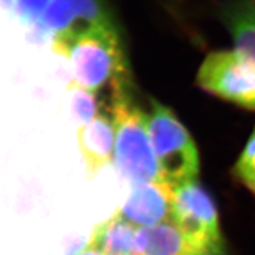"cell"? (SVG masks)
<instances>
[{"label":"cell","mask_w":255,"mask_h":255,"mask_svg":"<svg viewBox=\"0 0 255 255\" xmlns=\"http://www.w3.org/2000/svg\"><path fill=\"white\" fill-rule=\"evenodd\" d=\"M51 50L69 64L71 80L67 86L98 93L101 87L130 71L115 23L53 35Z\"/></svg>","instance_id":"cell-1"},{"label":"cell","mask_w":255,"mask_h":255,"mask_svg":"<svg viewBox=\"0 0 255 255\" xmlns=\"http://www.w3.org/2000/svg\"><path fill=\"white\" fill-rule=\"evenodd\" d=\"M111 118L115 130V164L132 184L163 180L148 128V113L134 95L131 70L111 84Z\"/></svg>","instance_id":"cell-2"},{"label":"cell","mask_w":255,"mask_h":255,"mask_svg":"<svg viewBox=\"0 0 255 255\" xmlns=\"http://www.w3.org/2000/svg\"><path fill=\"white\" fill-rule=\"evenodd\" d=\"M148 128L159 173L175 188L197 180L199 154L186 128L167 106L150 98Z\"/></svg>","instance_id":"cell-3"},{"label":"cell","mask_w":255,"mask_h":255,"mask_svg":"<svg viewBox=\"0 0 255 255\" xmlns=\"http://www.w3.org/2000/svg\"><path fill=\"white\" fill-rule=\"evenodd\" d=\"M196 80L199 87L215 97L255 111V61L235 48L207 54Z\"/></svg>","instance_id":"cell-4"},{"label":"cell","mask_w":255,"mask_h":255,"mask_svg":"<svg viewBox=\"0 0 255 255\" xmlns=\"http://www.w3.org/2000/svg\"><path fill=\"white\" fill-rule=\"evenodd\" d=\"M172 221L199 249L211 255H225L216 205L197 180L175 189Z\"/></svg>","instance_id":"cell-5"},{"label":"cell","mask_w":255,"mask_h":255,"mask_svg":"<svg viewBox=\"0 0 255 255\" xmlns=\"http://www.w3.org/2000/svg\"><path fill=\"white\" fill-rule=\"evenodd\" d=\"M175 189L165 180L136 183L126 202L116 211L139 229L172 221Z\"/></svg>","instance_id":"cell-6"},{"label":"cell","mask_w":255,"mask_h":255,"mask_svg":"<svg viewBox=\"0 0 255 255\" xmlns=\"http://www.w3.org/2000/svg\"><path fill=\"white\" fill-rule=\"evenodd\" d=\"M39 23L53 36L115 22L103 0H51Z\"/></svg>","instance_id":"cell-7"},{"label":"cell","mask_w":255,"mask_h":255,"mask_svg":"<svg viewBox=\"0 0 255 255\" xmlns=\"http://www.w3.org/2000/svg\"><path fill=\"white\" fill-rule=\"evenodd\" d=\"M77 142L89 178H95L105 167L115 162V130L111 116L102 113L80 126Z\"/></svg>","instance_id":"cell-8"},{"label":"cell","mask_w":255,"mask_h":255,"mask_svg":"<svg viewBox=\"0 0 255 255\" xmlns=\"http://www.w3.org/2000/svg\"><path fill=\"white\" fill-rule=\"evenodd\" d=\"M139 228L126 220L117 211L95 227L85 246L105 255H139Z\"/></svg>","instance_id":"cell-9"},{"label":"cell","mask_w":255,"mask_h":255,"mask_svg":"<svg viewBox=\"0 0 255 255\" xmlns=\"http://www.w3.org/2000/svg\"><path fill=\"white\" fill-rule=\"evenodd\" d=\"M139 255H211L199 249L173 221L138 231Z\"/></svg>","instance_id":"cell-10"},{"label":"cell","mask_w":255,"mask_h":255,"mask_svg":"<svg viewBox=\"0 0 255 255\" xmlns=\"http://www.w3.org/2000/svg\"><path fill=\"white\" fill-rule=\"evenodd\" d=\"M221 16L235 49L255 61V0H233Z\"/></svg>","instance_id":"cell-11"},{"label":"cell","mask_w":255,"mask_h":255,"mask_svg":"<svg viewBox=\"0 0 255 255\" xmlns=\"http://www.w3.org/2000/svg\"><path fill=\"white\" fill-rule=\"evenodd\" d=\"M67 90L70 94L71 113L79 123V127L92 122L101 114L99 113L97 93L71 86H67Z\"/></svg>","instance_id":"cell-12"},{"label":"cell","mask_w":255,"mask_h":255,"mask_svg":"<svg viewBox=\"0 0 255 255\" xmlns=\"http://www.w3.org/2000/svg\"><path fill=\"white\" fill-rule=\"evenodd\" d=\"M233 172L236 179L255 195V127L235 163Z\"/></svg>","instance_id":"cell-13"},{"label":"cell","mask_w":255,"mask_h":255,"mask_svg":"<svg viewBox=\"0 0 255 255\" xmlns=\"http://www.w3.org/2000/svg\"><path fill=\"white\" fill-rule=\"evenodd\" d=\"M51 0H14L13 13L23 25H33L41 21Z\"/></svg>","instance_id":"cell-14"},{"label":"cell","mask_w":255,"mask_h":255,"mask_svg":"<svg viewBox=\"0 0 255 255\" xmlns=\"http://www.w3.org/2000/svg\"><path fill=\"white\" fill-rule=\"evenodd\" d=\"M76 255H105V254L93 248H90V247L84 246V248L80 250Z\"/></svg>","instance_id":"cell-15"},{"label":"cell","mask_w":255,"mask_h":255,"mask_svg":"<svg viewBox=\"0 0 255 255\" xmlns=\"http://www.w3.org/2000/svg\"><path fill=\"white\" fill-rule=\"evenodd\" d=\"M1 7L6 13H13L14 0H1Z\"/></svg>","instance_id":"cell-16"}]
</instances>
